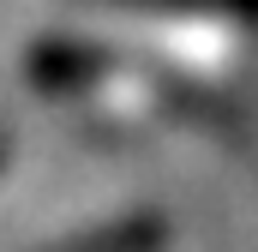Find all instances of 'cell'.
Segmentation results:
<instances>
[{
	"mask_svg": "<svg viewBox=\"0 0 258 252\" xmlns=\"http://www.w3.org/2000/svg\"><path fill=\"white\" fill-rule=\"evenodd\" d=\"M174 234L162 216H120V222H102L90 234H72V240H54L48 252H168Z\"/></svg>",
	"mask_w": 258,
	"mask_h": 252,
	"instance_id": "cell-1",
	"label": "cell"
}]
</instances>
